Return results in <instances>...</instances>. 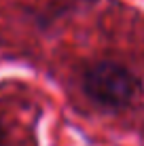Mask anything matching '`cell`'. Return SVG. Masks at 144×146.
Returning a JSON list of instances; mask_svg holds the SVG:
<instances>
[{"label":"cell","instance_id":"obj_1","mask_svg":"<svg viewBox=\"0 0 144 146\" xmlns=\"http://www.w3.org/2000/svg\"><path fill=\"white\" fill-rule=\"evenodd\" d=\"M81 89L91 102L104 108L121 110L136 102L142 91V80L123 64L102 59L85 68Z\"/></svg>","mask_w":144,"mask_h":146},{"label":"cell","instance_id":"obj_2","mask_svg":"<svg viewBox=\"0 0 144 146\" xmlns=\"http://www.w3.org/2000/svg\"><path fill=\"white\" fill-rule=\"evenodd\" d=\"M2 142H4V125L0 121V146H2Z\"/></svg>","mask_w":144,"mask_h":146}]
</instances>
